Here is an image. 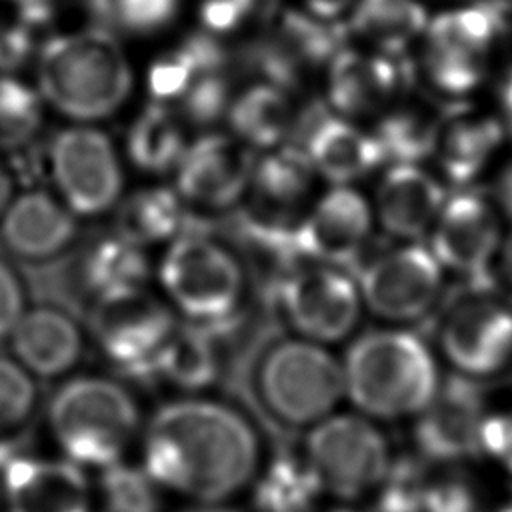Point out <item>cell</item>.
Masks as SVG:
<instances>
[{
  "mask_svg": "<svg viewBox=\"0 0 512 512\" xmlns=\"http://www.w3.org/2000/svg\"><path fill=\"white\" fill-rule=\"evenodd\" d=\"M268 454L256 418L214 392L158 404L134 452L164 496L188 504H230L248 494Z\"/></svg>",
  "mask_w": 512,
  "mask_h": 512,
  "instance_id": "6da1fadb",
  "label": "cell"
},
{
  "mask_svg": "<svg viewBox=\"0 0 512 512\" xmlns=\"http://www.w3.org/2000/svg\"><path fill=\"white\" fill-rule=\"evenodd\" d=\"M42 420L58 456L98 472L134 456L146 412L122 376L76 372L56 384Z\"/></svg>",
  "mask_w": 512,
  "mask_h": 512,
  "instance_id": "7a4b0ae2",
  "label": "cell"
},
{
  "mask_svg": "<svg viewBox=\"0 0 512 512\" xmlns=\"http://www.w3.org/2000/svg\"><path fill=\"white\" fill-rule=\"evenodd\" d=\"M156 276L160 296L180 322L230 334L250 316V270L208 222L188 220L166 248Z\"/></svg>",
  "mask_w": 512,
  "mask_h": 512,
  "instance_id": "3957f363",
  "label": "cell"
},
{
  "mask_svg": "<svg viewBox=\"0 0 512 512\" xmlns=\"http://www.w3.org/2000/svg\"><path fill=\"white\" fill-rule=\"evenodd\" d=\"M340 362L352 410L380 424L414 420L442 380L434 348L406 326L354 336Z\"/></svg>",
  "mask_w": 512,
  "mask_h": 512,
  "instance_id": "277c9868",
  "label": "cell"
},
{
  "mask_svg": "<svg viewBox=\"0 0 512 512\" xmlns=\"http://www.w3.org/2000/svg\"><path fill=\"white\" fill-rule=\"evenodd\" d=\"M246 384L262 416L288 432L304 434L346 400L342 362L330 346L288 332L256 350Z\"/></svg>",
  "mask_w": 512,
  "mask_h": 512,
  "instance_id": "5b68a950",
  "label": "cell"
},
{
  "mask_svg": "<svg viewBox=\"0 0 512 512\" xmlns=\"http://www.w3.org/2000/svg\"><path fill=\"white\" fill-rule=\"evenodd\" d=\"M40 96L60 114L94 122L112 116L132 92V68L112 30L90 26L46 40L36 58Z\"/></svg>",
  "mask_w": 512,
  "mask_h": 512,
  "instance_id": "8992f818",
  "label": "cell"
},
{
  "mask_svg": "<svg viewBox=\"0 0 512 512\" xmlns=\"http://www.w3.org/2000/svg\"><path fill=\"white\" fill-rule=\"evenodd\" d=\"M298 450L326 498L348 504L374 492L396 454L382 424L356 410H336L308 428Z\"/></svg>",
  "mask_w": 512,
  "mask_h": 512,
  "instance_id": "52a82bcc",
  "label": "cell"
},
{
  "mask_svg": "<svg viewBox=\"0 0 512 512\" xmlns=\"http://www.w3.org/2000/svg\"><path fill=\"white\" fill-rule=\"evenodd\" d=\"M90 346L118 374L150 380L180 320L168 302L146 286L98 296L88 306Z\"/></svg>",
  "mask_w": 512,
  "mask_h": 512,
  "instance_id": "ba28073f",
  "label": "cell"
},
{
  "mask_svg": "<svg viewBox=\"0 0 512 512\" xmlns=\"http://www.w3.org/2000/svg\"><path fill=\"white\" fill-rule=\"evenodd\" d=\"M268 298L288 334L324 346L352 338L364 312L356 280L322 262L288 268L268 286Z\"/></svg>",
  "mask_w": 512,
  "mask_h": 512,
  "instance_id": "9c48e42d",
  "label": "cell"
},
{
  "mask_svg": "<svg viewBox=\"0 0 512 512\" xmlns=\"http://www.w3.org/2000/svg\"><path fill=\"white\" fill-rule=\"evenodd\" d=\"M450 374L488 384L512 370V304L474 292L438 318L432 344Z\"/></svg>",
  "mask_w": 512,
  "mask_h": 512,
  "instance_id": "30bf717a",
  "label": "cell"
},
{
  "mask_svg": "<svg viewBox=\"0 0 512 512\" xmlns=\"http://www.w3.org/2000/svg\"><path fill=\"white\" fill-rule=\"evenodd\" d=\"M60 200L78 216H98L120 200L122 168L112 140L92 126L56 132L46 152Z\"/></svg>",
  "mask_w": 512,
  "mask_h": 512,
  "instance_id": "8fae6325",
  "label": "cell"
},
{
  "mask_svg": "<svg viewBox=\"0 0 512 512\" xmlns=\"http://www.w3.org/2000/svg\"><path fill=\"white\" fill-rule=\"evenodd\" d=\"M364 308L388 326L426 318L442 294V266L428 248L402 246L370 260L356 278Z\"/></svg>",
  "mask_w": 512,
  "mask_h": 512,
  "instance_id": "7c38bea8",
  "label": "cell"
},
{
  "mask_svg": "<svg viewBox=\"0 0 512 512\" xmlns=\"http://www.w3.org/2000/svg\"><path fill=\"white\" fill-rule=\"evenodd\" d=\"M496 26L498 12L490 4L454 8L428 20L422 58L432 84L448 94L476 88L488 68Z\"/></svg>",
  "mask_w": 512,
  "mask_h": 512,
  "instance_id": "4fadbf2b",
  "label": "cell"
},
{
  "mask_svg": "<svg viewBox=\"0 0 512 512\" xmlns=\"http://www.w3.org/2000/svg\"><path fill=\"white\" fill-rule=\"evenodd\" d=\"M486 404V384L448 372L426 408L412 420V450L432 466L478 460V432Z\"/></svg>",
  "mask_w": 512,
  "mask_h": 512,
  "instance_id": "5bb4252c",
  "label": "cell"
},
{
  "mask_svg": "<svg viewBox=\"0 0 512 512\" xmlns=\"http://www.w3.org/2000/svg\"><path fill=\"white\" fill-rule=\"evenodd\" d=\"M0 512H98L94 478L58 454L16 452L0 464Z\"/></svg>",
  "mask_w": 512,
  "mask_h": 512,
  "instance_id": "9a60e30c",
  "label": "cell"
},
{
  "mask_svg": "<svg viewBox=\"0 0 512 512\" xmlns=\"http://www.w3.org/2000/svg\"><path fill=\"white\" fill-rule=\"evenodd\" d=\"M4 342L38 382L54 384L80 372L92 350L86 326L56 302L28 306Z\"/></svg>",
  "mask_w": 512,
  "mask_h": 512,
  "instance_id": "2e32d148",
  "label": "cell"
},
{
  "mask_svg": "<svg viewBox=\"0 0 512 512\" xmlns=\"http://www.w3.org/2000/svg\"><path fill=\"white\" fill-rule=\"evenodd\" d=\"M256 158L236 136L206 134L188 144L176 166V192L184 204L228 210L248 190Z\"/></svg>",
  "mask_w": 512,
  "mask_h": 512,
  "instance_id": "e0dca14e",
  "label": "cell"
},
{
  "mask_svg": "<svg viewBox=\"0 0 512 512\" xmlns=\"http://www.w3.org/2000/svg\"><path fill=\"white\" fill-rule=\"evenodd\" d=\"M76 214L46 190H28L0 216V248L20 264L44 266L78 240Z\"/></svg>",
  "mask_w": 512,
  "mask_h": 512,
  "instance_id": "ac0fdd59",
  "label": "cell"
},
{
  "mask_svg": "<svg viewBox=\"0 0 512 512\" xmlns=\"http://www.w3.org/2000/svg\"><path fill=\"white\" fill-rule=\"evenodd\" d=\"M372 208L348 184H336L320 196L292 228V244L300 258L322 264L352 260L368 238Z\"/></svg>",
  "mask_w": 512,
  "mask_h": 512,
  "instance_id": "d6986e66",
  "label": "cell"
},
{
  "mask_svg": "<svg viewBox=\"0 0 512 512\" xmlns=\"http://www.w3.org/2000/svg\"><path fill=\"white\" fill-rule=\"evenodd\" d=\"M500 248V220L494 206L474 192L444 200L432 224L430 252L442 268L482 278Z\"/></svg>",
  "mask_w": 512,
  "mask_h": 512,
  "instance_id": "ffe728a7",
  "label": "cell"
},
{
  "mask_svg": "<svg viewBox=\"0 0 512 512\" xmlns=\"http://www.w3.org/2000/svg\"><path fill=\"white\" fill-rule=\"evenodd\" d=\"M314 174L300 148L284 146L268 152L254 162L246 190L250 204L244 212L266 226L292 230L304 216Z\"/></svg>",
  "mask_w": 512,
  "mask_h": 512,
  "instance_id": "44dd1931",
  "label": "cell"
},
{
  "mask_svg": "<svg viewBox=\"0 0 512 512\" xmlns=\"http://www.w3.org/2000/svg\"><path fill=\"white\" fill-rule=\"evenodd\" d=\"M394 56L376 50H342L330 58L328 100L344 118H362L386 108L400 88Z\"/></svg>",
  "mask_w": 512,
  "mask_h": 512,
  "instance_id": "7402d4cb",
  "label": "cell"
},
{
  "mask_svg": "<svg viewBox=\"0 0 512 512\" xmlns=\"http://www.w3.org/2000/svg\"><path fill=\"white\" fill-rule=\"evenodd\" d=\"M226 340L212 330L180 322L162 350L152 378L172 396L212 394L226 378Z\"/></svg>",
  "mask_w": 512,
  "mask_h": 512,
  "instance_id": "603a6c76",
  "label": "cell"
},
{
  "mask_svg": "<svg viewBox=\"0 0 512 512\" xmlns=\"http://www.w3.org/2000/svg\"><path fill=\"white\" fill-rule=\"evenodd\" d=\"M442 184L416 162H396L376 190V216L386 232L418 238L432 228L442 204Z\"/></svg>",
  "mask_w": 512,
  "mask_h": 512,
  "instance_id": "cb8c5ba5",
  "label": "cell"
},
{
  "mask_svg": "<svg viewBox=\"0 0 512 512\" xmlns=\"http://www.w3.org/2000/svg\"><path fill=\"white\" fill-rule=\"evenodd\" d=\"M314 172L334 184H350L364 178L386 158L374 132H364L350 118L330 116L318 120L302 150Z\"/></svg>",
  "mask_w": 512,
  "mask_h": 512,
  "instance_id": "d4e9b609",
  "label": "cell"
},
{
  "mask_svg": "<svg viewBox=\"0 0 512 512\" xmlns=\"http://www.w3.org/2000/svg\"><path fill=\"white\" fill-rule=\"evenodd\" d=\"M248 498L250 512H318L328 500L300 450L270 452Z\"/></svg>",
  "mask_w": 512,
  "mask_h": 512,
  "instance_id": "484cf974",
  "label": "cell"
},
{
  "mask_svg": "<svg viewBox=\"0 0 512 512\" xmlns=\"http://www.w3.org/2000/svg\"><path fill=\"white\" fill-rule=\"evenodd\" d=\"M226 118L238 140L250 148L272 150L290 136L296 108L288 88L262 80L232 96Z\"/></svg>",
  "mask_w": 512,
  "mask_h": 512,
  "instance_id": "4316f807",
  "label": "cell"
},
{
  "mask_svg": "<svg viewBox=\"0 0 512 512\" xmlns=\"http://www.w3.org/2000/svg\"><path fill=\"white\" fill-rule=\"evenodd\" d=\"M186 148V122L166 102L152 100L128 128V158L142 172L164 174L176 170Z\"/></svg>",
  "mask_w": 512,
  "mask_h": 512,
  "instance_id": "83f0119b",
  "label": "cell"
},
{
  "mask_svg": "<svg viewBox=\"0 0 512 512\" xmlns=\"http://www.w3.org/2000/svg\"><path fill=\"white\" fill-rule=\"evenodd\" d=\"M228 60V52L216 34L194 32L150 64L146 74L148 92L152 100L168 104L178 100L198 76L226 70Z\"/></svg>",
  "mask_w": 512,
  "mask_h": 512,
  "instance_id": "f1b7e54d",
  "label": "cell"
},
{
  "mask_svg": "<svg viewBox=\"0 0 512 512\" xmlns=\"http://www.w3.org/2000/svg\"><path fill=\"white\" fill-rule=\"evenodd\" d=\"M184 200L176 190L150 186L118 200L114 232L136 246L176 238L188 226Z\"/></svg>",
  "mask_w": 512,
  "mask_h": 512,
  "instance_id": "f546056e",
  "label": "cell"
},
{
  "mask_svg": "<svg viewBox=\"0 0 512 512\" xmlns=\"http://www.w3.org/2000/svg\"><path fill=\"white\" fill-rule=\"evenodd\" d=\"M428 14L418 0H356L352 30L370 48L394 56L422 38Z\"/></svg>",
  "mask_w": 512,
  "mask_h": 512,
  "instance_id": "4dcf8cb0",
  "label": "cell"
},
{
  "mask_svg": "<svg viewBox=\"0 0 512 512\" xmlns=\"http://www.w3.org/2000/svg\"><path fill=\"white\" fill-rule=\"evenodd\" d=\"M502 142V126L488 116H460L440 124L434 154L452 182H468L490 162Z\"/></svg>",
  "mask_w": 512,
  "mask_h": 512,
  "instance_id": "1f68e13d",
  "label": "cell"
},
{
  "mask_svg": "<svg viewBox=\"0 0 512 512\" xmlns=\"http://www.w3.org/2000/svg\"><path fill=\"white\" fill-rule=\"evenodd\" d=\"M40 382L8 352H0V464L20 452L18 444L42 416Z\"/></svg>",
  "mask_w": 512,
  "mask_h": 512,
  "instance_id": "d6a6232c",
  "label": "cell"
},
{
  "mask_svg": "<svg viewBox=\"0 0 512 512\" xmlns=\"http://www.w3.org/2000/svg\"><path fill=\"white\" fill-rule=\"evenodd\" d=\"M122 460L96 472L98 512H162L164 494L138 462Z\"/></svg>",
  "mask_w": 512,
  "mask_h": 512,
  "instance_id": "836d02e7",
  "label": "cell"
},
{
  "mask_svg": "<svg viewBox=\"0 0 512 512\" xmlns=\"http://www.w3.org/2000/svg\"><path fill=\"white\" fill-rule=\"evenodd\" d=\"M468 464H430L422 512H492L496 504Z\"/></svg>",
  "mask_w": 512,
  "mask_h": 512,
  "instance_id": "e575fe53",
  "label": "cell"
},
{
  "mask_svg": "<svg viewBox=\"0 0 512 512\" xmlns=\"http://www.w3.org/2000/svg\"><path fill=\"white\" fill-rule=\"evenodd\" d=\"M430 464L414 450L394 454L384 478L366 498L364 512H422Z\"/></svg>",
  "mask_w": 512,
  "mask_h": 512,
  "instance_id": "d590c367",
  "label": "cell"
},
{
  "mask_svg": "<svg viewBox=\"0 0 512 512\" xmlns=\"http://www.w3.org/2000/svg\"><path fill=\"white\" fill-rule=\"evenodd\" d=\"M42 124L40 96L24 82L0 74V150L26 148Z\"/></svg>",
  "mask_w": 512,
  "mask_h": 512,
  "instance_id": "8d00e7d4",
  "label": "cell"
},
{
  "mask_svg": "<svg viewBox=\"0 0 512 512\" xmlns=\"http://www.w3.org/2000/svg\"><path fill=\"white\" fill-rule=\"evenodd\" d=\"M440 126L420 110L400 108L386 114L376 128L384 156H394L398 162H418L434 152Z\"/></svg>",
  "mask_w": 512,
  "mask_h": 512,
  "instance_id": "74e56055",
  "label": "cell"
},
{
  "mask_svg": "<svg viewBox=\"0 0 512 512\" xmlns=\"http://www.w3.org/2000/svg\"><path fill=\"white\" fill-rule=\"evenodd\" d=\"M98 26L128 34H154L166 28L176 12L178 0H86Z\"/></svg>",
  "mask_w": 512,
  "mask_h": 512,
  "instance_id": "f35d334b",
  "label": "cell"
},
{
  "mask_svg": "<svg viewBox=\"0 0 512 512\" xmlns=\"http://www.w3.org/2000/svg\"><path fill=\"white\" fill-rule=\"evenodd\" d=\"M176 102V110L186 124L206 128L218 122L222 116H226L232 102L226 70L198 76Z\"/></svg>",
  "mask_w": 512,
  "mask_h": 512,
  "instance_id": "ab89813d",
  "label": "cell"
},
{
  "mask_svg": "<svg viewBox=\"0 0 512 512\" xmlns=\"http://www.w3.org/2000/svg\"><path fill=\"white\" fill-rule=\"evenodd\" d=\"M478 460L496 464L512 482V398L492 402L488 396L478 432Z\"/></svg>",
  "mask_w": 512,
  "mask_h": 512,
  "instance_id": "60d3db41",
  "label": "cell"
},
{
  "mask_svg": "<svg viewBox=\"0 0 512 512\" xmlns=\"http://www.w3.org/2000/svg\"><path fill=\"white\" fill-rule=\"evenodd\" d=\"M28 306L30 302L26 278L0 252V342L8 338Z\"/></svg>",
  "mask_w": 512,
  "mask_h": 512,
  "instance_id": "b9f144b4",
  "label": "cell"
},
{
  "mask_svg": "<svg viewBox=\"0 0 512 512\" xmlns=\"http://www.w3.org/2000/svg\"><path fill=\"white\" fill-rule=\"evenodd\" d=\"M258 0H202L200 20L206 32L226 34L240 28L256 8Z\"/></svg>",
  "mask_w": 512,
  "mask_h": 512,
  "instance_id": "7bdbcfd3",
  "label": "cell"
},
{
  "mask_svg": "<svg viewBox=\"0 0 512 512\" xmlns=\"http://www.w3.org/2000/svg\"><path fill=\"white\" fill-rule=\"evenodd\" d=\"M34 50V30L16 22H0V74L18 70Z\"/></svg>",
  "mask_w": 512,
  "mask_h": 512,
  "instance_id": "ee69618b",
  "label": "cell"
},
{
  "mask_svg": "<svg viewBox=\"0 0 512 512\" xmlns=\"http://www.w3.org/2000/svg\"><path fill=\"white\" fill-rule=\"evenodd\" d=\"M16 10V20L36 30L46 26L58 8V0H10Z\"/></svg>",
  "mask_w": 512,
  "mask_h": 512,
  "instance_id": "f6af8a7d",
  "label": "cell"
},
{
  "mask_svg": "<svg viewBox=\"0 0 512 512\" xmlns=\"http://www.w3.org/2000/svg\"><path fill=\"white\" fill-rule=\"evenodd\" d=\"M354 2L356 0H302V6L308 14L320 20H332L352 8Z\"/></svg>",
  "mask_w": 512,
  "mask_h": 512,
  "instance_id": "bcb514c9",
  "label": "cell"
},
{
  "mask_svg": "<svg viewBox=\"0 0 512 512\" xmlns=\"http://www.w3.org/2000/svg\"><path fill=\"white\" fill-rule=\"evenodd\" d=\"M12 200V176L8 170L0 164V216L6 210L8 202Z\"/></svg>",
  "mask_w": 512,
  "mask_h": 512,
  "instance_id": "7dc6e473",
  "label": "cell"
},
{
  "mask_svg": "<svg viewBox=\"0 0 512 512\" xmlns=\"http://www.w3.org/2000/svg\"><path fill=\"white\" fill-rule=\"evenodd\" d=\"M182 512H242V510H238L230 502V504H188V508Z\"/></svg>",
  "mask_w": 512,
  "mask_h": 512,
  "instance_id": "c3c4849f",
  "label": "cell"
},
{
  "mask_svg": "<svg viewBox=\"0 0 512 512\" xmlns=\"http://www.w3.org/2000/svg\"><path fill=\"white\" fill-rule=\"evenodd\" d=\"M502 266H504L506 280L512 286V234L508 236V240L504 242V248H502Z\"/></svg>",
  "mask_w": 512,
  "mask_h": 512,
  "instance_id": "681fc988",
  "label": "cell"
},
{
  "mask_svg": "<svg viewBox=\"0 0 512 512\" xmlns=\"http://www.w3.org/2000/svg\"><path fill=\"white\" fill-rule=\"evenodd\" d=\"M502 98H504V108H506V114H508V124H510V130H512V72H510V76L504 84Z\"/></svg>",
  "mask_w": 512,
  "mask_h": 512,
  "instance_id": "f907efd6",
  "label": "cell"
},
{
  "mask_svg": "<svg viewBox=\"0 0 512 512\" xmlns=\"http://www.w3.org/2000/svg\"><path fill=\"white\" fill-rule=\"evenodd\" d=\"M490 6L498 14H512V0H490Z\"/></svg>",
  "mask_w": 512,
  "mask_h": 512,
  "instance_id": "816d5d0a",
  "label": "cell"
},
{
  "mask_svg": "<svg viewBox=\"0 0 512 512\" xmlns=\"http://www.w3.org/2000/svg\"><path fill=\"white\" fill-rule=\"evenodd\" d=\"M510 492H512V482H510Z\"/></svg>",
  "mask_w": 512,
  "mask_h": 512,
  "instance_id": "f5cc1de1",
  "label": "cell"
},
{
  "mask_svg": "<svg viewBox=\"0 0 512 512\" xmlns=\"http://www.w3.org/2000/svg\"><path fill=\"white\" fill-rule=\"evenodd\" d=\"M510 372H512V370H510Z\"/></svg>",
  "mask_w": 512,
  "mask_h": 512,
  "instance_id": "db71d44e",
  "label": "cell"
}]
</instances>
